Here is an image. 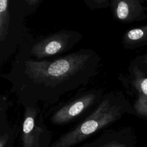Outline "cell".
<instances>
[{"label": "cell", "instance_id": "cell-15", "mask_svg": "<svg viewBox=\"0 0 147 147\" xmlns=\"http://www.w3.org/2000/svg\"><path fill=\"white\" fill-rule=\"evenodd\" d=\"M146 2H147V1H146Z\"/></svg>", "mask_w": 147, "mask_h": 147}, {"label": "cell", "instance_id": "cell-13", "mask_svg": "<svg viewBox=\"0 0 147 147\" xmlns=\"http://www.w3.org/2000/svg\"><path fill=\"white\" fill-rule=\"evenodd\" d=\"M99 147H125V146L123 144H121L117 142H112Z\"/></svg>", "mask_w": 147, "mask_h": 147}, {"label": "cell", "instance_id": "cell-10", "mask_svg": "<svg viewBox=\"0 0 147 147\" xmlns=\"http://www.w3.org/2000/svg\"><path fill=\"white\" fill-rule=\"evenodd\" d=\"M87 6L91 10L107 8L111 6V1L109 0H84Z\"/></svg>", "mask_w": 147, "mask_h": 147}, {"label": "cell", "instance_id": "cell-7", "mask_svg": "<svg viewBox=\"0 0 147 147\" xmlns=\"http://www.w3.org/2000/svg\"><path fill=\"white\" fill-rule=\"evenodd\" d=\"M111 7L114 17L124 22L145 19L144 9L137 0H113Z\"/></svg>", "mask_w": 147, "mask_h": 147}, {"label": "cell", "instance_id": "cell-12", "mask_svg": "<svg viewBox=\"0 0 147 147\" xmlns=\"http://www.w3.org/2000/svg\"><path fill=\"white\" fill-rule=\"evenodd\" d=\"M9 136L7 133L1 135L0 137V147H5L9 140Z\"/></svg>", "mask_w": 147, "mask_h": 147}, {"label": "cell", "instance_id": "cell-1", "mask_svg": "<svg viewBox=\"0 0 147 147\" xmlns=\"http://www.w3.org/2000/svg\"><path fill=\"white\" fill-rule=\"evenodd\" d=\"M101 57L91 49H80L54 59L31 57L22 45L10 71L1 77L11 84L24 107L52 105L64 94L87 84L96 76Z\"/></svg>", "mask_w": 147, "mask_h": 147}, {"label": "cell", "instance_id": "cell-2", "mask_svg": "<svg viewBox=\"0 0 147 147\" xmlns=\"http://www.w3.org/2000/svg\"><path fill=\"white\" fill-rule=\"evenodd\" d=\"M126 106L121 96L115 92L105 94L99 105L76 127L62 135L51 147H71L96 131L118 120Z\"/></svg>", "mask_w": 147, "mask_h": 147}, {"label": "cell", "instance_id": "cell-3", "mask_svg": "<svg viewBox=\"0 0 147 147\" xmlns=\"http://www.w3.org/2000/svg\"><path fill=\"white\" fill-rule=\"evenodd\" d=\"M28 15L25 0L0 1V65L31 37L25 26Z\"/></svg>", "mask_w": 147, "mask_h": 147}, {"label": "cell", "instance_id": "cell-6", "mask_svg": "<svg viewBox=\"0 0 147 147\" xmlns=\"http://www.w3.org/2000/svg\"><path fill=\"white\" fill-rule=\"evenodd\" d=\"M44 131L42 110L39 106L25 107L22 129V147H39L40 138Z\"/></svg>", "mask_w": 147, "mask_h": 147}, {"label": "cell", "instance_id": "cell-4", "mask_svg": "<svg viewBox=\"0 0 147 147\" xmlns=\"http://www.w3.org/2000/svg\"><path fill=\"white\" fill-rule=\"evenodd\" d=\"M82 38L79 32L63 29L37 40L29 38L23 45L31 57L42 60L70 51Z\"/></svg>", "mask_w": 147, "mask_h": 147}, {"label": "cell", "instance_id": "cell-11", "mask_svg": "<svg viewBox=\"0 0 147 147\" xmlns=\"http://www.w3.org/2000/svg\"><path fill=\"white\" fill-rule=\"evenodd\" d=\"M43 0H25L28 14L33 13L39 6Z\"/></svg>", "mask_w": 147, "mask_h": 147}, {"label": "cell", "instance_id": "cell-9", "mask_svg": "<svg viewBox=\"0 0 147 147\" xmlns=\"http://www.w3.org/2000/svg\"><path fill=\"white\" fill-rule=\"evenodd\" d=\"M146 40L147 26H145L127 31L123 37V43L125 48H130Z\"/></svg>", "mask_w": 147, "mask_h": 147}, {"label": "cell", "instance_id": "cell-14", "mask_svg": "<svg viewBox=\"0 0 147 147\" xmlns=\"http://www.w3.org/2000/svg\"><path fill=\"white\" fill-rule=\"evenodd\" d=\"M145 63L147 64V55H146V56L145 57Z\"/></svg>", "mask_w": 147, "mask_h": 147}, {"label": "cell", "instance_id": "cell-8", "mask_svg": "<svg viewBox=\"0 0 147 147\" xmlns=\"http://www.w3.org/2000/svg\"><path fill=\"white\" fill-rule=\"evenodd\" d=\"M132 73V83L138 93L134 107L138 114L147 117V78L143 76L142 72L137 66L133 67Z\"/></svg>", "mask_w": 147, "mask_h": 147}, {"label": "cell", "instance_id": "cell-5", "mask_svg": "<svg viewBox=\"0 0 147 147\" xmlns=\"http://www.w3.org/2000/svg\"><path fill=\"white\" fill-rule=\"evenodd\" d=\"M103 92L92 88L77 94L69 100L59 107L50 118L54 125H63L76 119L86 113L94 110L100 102Z\"/></svg>", "mask_w": 147, "mask_h": 147}]
</instances>
